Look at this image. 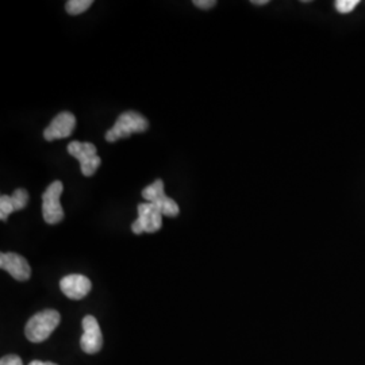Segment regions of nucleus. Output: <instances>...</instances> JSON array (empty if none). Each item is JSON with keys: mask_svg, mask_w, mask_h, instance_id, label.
Here are the masks:
<instances>
[{"mask_svg": "<svg viewBox=\"0 0 365 365\" xmlns=\"http://www.w3.org/2000/svg\"><path fill=\"white\" fill-rule=\"evenodd\" d=\"M194 6L202 10H211L214 6H217L215 0H194Z\"/></svg>", "mask_w": 365, "mask_h": 365, "instance_id": "16", "label": "nucleus"}, {"mask_svg": "<svg viewBox=\"0 0 365 365\" xmlns=\"http://www.w3.org/2000/svg\"><path fill=\"white\" fill-rule=\"evenodd\" d=\"M61 321V315L56 310H43L41 313L33 315L27 321L25 334L31 342H43L49 339L54 329L58 327Z\"/></svg>", "mask_w": 365, "mask_h": 365, "instance_id": "1", "label": "nucleus"}, {"mask_svg": "<svg viewBox=\"0 0 365 365\" xmlns=\"http://www.w3.org/2000/svg\"><path fill=\"white\" fill-rule=\"evenodd\" d=\"M163 226V214L153 203L138 205V220L133 222L131 230L134 235L156 233Z\"/></svg>", "mask_w": 365, "mask_h": 365, "instance_id": "6", "label": "nucleus"}, {"mask_svg": "<svg viewBox=\"0 0 365 365\" xmlns=\"http://www.w3.org/2000/svg\"><path fill=\"white\" fill-rule=\"evenodd\" d=\"M76 128V118L72 113H60L53 118L51 125L43 131V137L46 141H54L60 138L69 137Z\"/></svg>", "mask_w": 365, "mask_h": 365, "instance_id": "8", "label": "nucleus"}, {"mask_svg": "<svg viewBox=\"0 0 365 365\" xmlns=\"http://www.w3.org/2000/svg\"><path fill=\"white\" fill-rule=\"evenodd\" d=\"M143 197L149 203H153L157 209L160 210V212L165 217L173 218V217H178L180 212L179 205L172 197L165 195L164 182L160 179H157L156 182H152L150 185L145 187Z\"/></svg>", "mask_w": 365, "mask_h": 365, "instance_id": "5", "label": "nucleus"}, {"mask_svg": "<svg viewBox=\"0 0 365 365\" xmlns=\"http://www.w3.org/2000/svg\"><path fill=\"white\" fill-rule=\"evenodd\" d=\"M0 268L7 271L15 280H19V282H26L31 274V269L26 259L16 253H1Z\"/></svg>", "mask_w": 365, "mask_h": 365, "instance_id": "9", "label": "nucleus"}, {"mask_svg": "<svg viewBox=\"0 0 365 365\" xmlns=\"http://www.w3.org/2000/svg\"><path fill=\"white\" fill-rule=\"evenodd\" d=\"M149 128L148 119L137 111H126L118 117L117 122L106 133V141L115 143L118 140L128 138L133 133H144Z\"/></svg>", "mask_w": 365, "mask_h": 365, "instance_id": "2", "label": "nucleus"}, {"mask_svg": "<svg viewBox=\"0 0 365 365\" xmlns=\"http://www.w3.org/2000/svg\"><path fill=\"white\" fill-rule=\"evenodd\" d=\"M68 153L78 160L81 173L87 178L92 176L102 164L101 157L96 155V146L90 143L72 141L68 145Z\"/></svg>", "mask_w": 365, "mask_h": 365, "instance_id": "4", "label": "nucleus"}, {"mask_svg": "<svg viewBox=\"0 0 365 365\" xmlns=\"http://www.w3.org/2000/svg\"><path fill=\"white\" fill-rule=\"evenodd\" d=\"M63 190V182L56 180L45 190L42 195V217L49 225H57L64 220V210L60 202Z\"/></svg>", "mask_w": 365, "mask_h": 365, "instance_id": "3", "label": "nucleus"}, {"mask_svg": "<svg viewBox=\"0 0 365 365\" xmlns=\"http://www.w3.org/2000/svg\"><path fill=\"white\" fill-rule=\"evenodd\" d=\"M359 4H360L359 0H337V1H334L337 11L341 14L352 13Z\"/></svg>", "mask_w": 365, "mask_h": 365, "instance_id": "14", "label": "nucleus"}, {"mask_svg": "<svg viewBox=\"0 0 365 365\" xmlns=\"http://www.w3.org/2000/svg\"><path fill=\"white\" fill-rule=\"evenodd\" d=\"M11 200H13L15 211L25 209L27 206V203H29V194H27L26 190H24V188L15 190L13 195H11Z\"/></svg>", "mask_w": 365, "mask_h": 365, "instance_id": "12", "label": "nucleus"}, {"mask_svg": "<svg viewBox=\"0 0 365 365\" xmlns=\"http://www.w3.org/2000/svg\"><path fill=\"white\" fill-rule=\"evenodd\" d=\"M0 365H24V363H22L21 357H18L15 354H7V356L1 357Z\"/></svg>", "mask_w": 365, "mask_h": 365, "instance_id": "15", "label": "nucleus"}, {"mask_svg": "<svg viewBox=\"0 0 365 365\" xmlns=\"http://www.w3.org/2000/svg\"><path fill=\"white\" fill-rule=\"evenodd\" d=\"M14 211H15V209H14L11 195L0 196V220H1V222L7 221L9 215Z\"/></svg>", "mask_w": 365, "mask_h": 365, "instance_id": "13", "label": "nucleus"}, {"mask_svg": "<svg viewBox=\"0 0 365 365\" xmlns=\"http://www.w3.org/2000/svg\"><path fill=\"white\" fill-rule=\"evenodd\" d=\"M268 3H269L268 0H252V4H255V6H265Z\"/></svg>", "mask_w": 365, "mask_h": 365, "instance_id": "18", "label": "nucleus"}, {"mask_svg": "<svg viewBox=\"0 0 365 365\" xmlns=\"http://www.w3.org/2000/svg\"><path fill=\"white\" fill-rule=\"evenodd\" d=\"M91 6V0H69V1L66 3V9L68 14H71V15H78V14L87 11Z\"/></svg>", "mask_w": 365, "mask_h": 365, "instance_id": "11", "label": "nucleus"}, {"mask_svg": "<svg viewBox=\"0 0 365 365\" xmlns=\"http://www.w3.org/2000/svg\"><path fill=\"white\" fill-rule=\"evenodd\" d=\"M91 282L83 274H68L60 282L63 294L69 299H83L91 291Z\"/></svg>", "mask_w": 365, "mask_h": 365, "instance_id": "10", "label": "nucleus"}, {"mask_svg": "<svg viewBox=\"0 0 365 365\" xmlns=\"http://www.w3.org/2000/svg\"><path fill=\"white\" fill-rule=\"evenodd\" d=\"M83 329H84V334L80 339L81 349L88 354L99 352L103 345V337H102L101 327H99L96 318L92 315L84 317Z\"/></svg>", "mask_w": 365, "mask_h": 365, "instance_id": "7", "label": "nucleus"}, {"mask_svg": "<svg viewBox=\"0 0 365 365\" xmlns=\"http://www.w3.org/2000/svg\"><path fill=\"white\" fill-rule=\"evenodd\" d=\"M29 365H57L54 364V363H51V361H39V360H34V361H31Z\"/></svg>", "mask_w": 365, "mask_h": 365, "instance_id": "17", "label": "nucleus"}]
</instances>
